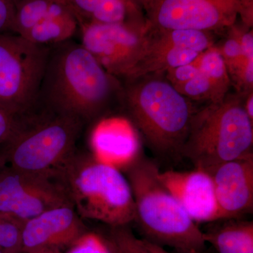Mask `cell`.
Returning a JSON list of instances; mask_svg holds the SVG:
<instances>
[{
  "label": "cell",
  "mask_w": 253,
  "mask_h": 253,
  "mask_svg": "<svg viewBox=\"0 0 253 253\" xmlns=\"http://www.w3.org/2000/svg\"><path fill=\"white\" fill-rule=\"evenodd\" d=\"M123 83L108 73L73 39L50 46L37 104L82 122L104 116L115 104L122 106Z\"/></svg>",
  "instance_id": "1"
},
{
  "label": "cell",
  "mask_w": 253,
  "mask_h": 253,
  "mask_svg": "<svg viewBox=\"0 0 253 253\" xmlns=\"http://www.w3.org/2000/svg\"><path fill=\"white\" fill-rule=\"evenodd\" d=\"M122 107L151 149L179 155L198 107L181 94L164 73H149L121 81Z\"/></svg>",
  "instance_id": "2"
},
{
  "label": "cell",
  "mask_w": 253,
  "mask_h": 253,
  "mask_svg": "<svg viewBox=\"0 0 253 253\" xmlns=\"http://www.w3.org/2000/svg\"><path fill=\"white\" fill-rule=\"evenodd\" d=\"M126 169L136 216L146 240L180 253H204V233L163 184L156 163L140 156Z\"/></svg>",
  "instance_id": "3"
},
{
  "label": "cell",
  "mask_w": 253,
  "mask_h": 253,
  "mask_svg": "<svg viewBox=\"0 0 253 253\" xmlns=\"http://www.w3.org/2000/svg\"><path fill=\"white\" fill-rule=\"evenodd\" d=\"M84 123L37 104L0 146V162L28 173L54 174L75 152Z\"/></svg>",
  "instance_id": "4"
},
{
  "label": "cell",
  "mask_w": 253,
  "mask_h": 253,
  "mask_svg": "<svg viewBox=\"0 0 253 253\" xmlns=\"http://www.w3.org/2000/svg\"><path fill=\"white\" fill-rule=\"evenodd\" d=\"M57 176L81 218L110 227L134 221L130 185L118 168L95 156L74 152L58 169Z\"/></svg>",
  "instance_id": "5"
},
{
  "label": "cell",
  "mask_w": 253,
  "mask_h": 253,
  "mask_svg": "<svg viewBox=\"0 0 253 253\" xmlns=\"http://www.w3.org/2000/svg\"><path fill=\"white\" fill-rule=\"evenodd\" d=\"M245 95H227L195 113L180 156L209 172L221 163L253 156V122L245 111Z\"/></svg>",
  "instance_id": "6"
},
{
  "label": "cell",
  "mask_w": 253,
  "mask_h": 253,
  "mask_svg": "<svg viewBox=\"0 0 253 253\" xmlns=\"http://www.w3.org/2000/svg\"><path fill=\"white\" fill-rule=\"evenodd\" d=\"M49 48L0 34V106L18 116L36 106Z\"/></svg>",
  "instance_id": "7"
},
{
  "label": "cell",
  "mask_w": 253,
  "mask_h": 253,
  "mask_svg": "<svg viewBox=\"0 0 253 253\" xmlns=\"http://www.w3.org/2000/svg\"><path fill=\"white\" fill-rule=\"evenodd\" d=\"M82 45L110 74L130 78L146 54L149 26L129 23H78Z\"/></svg>",
  "instance_id": "8"
},
{
  "label": "cell",
  "mask_w": 253,
  "mask_h": 253,
  "mask_svg": "<svg viewBox=\"0 0 253 253\" xmlns=\"http://www.w3.org/2000/svg\"><path fill=\"white\" fill-rule=\"evenodd\" d=\"M63 206L73 204L57 173L33 174L6 166L0 171V214L23 224L41 213Z\"/></svg>",
  "instance_id": "9"
},
{
  "label": "cell",
  "mask_w": 253,
  "mask_h": 253,
  "mask_svg": "<svg viewBox=\"0 0 253 253\" xmlns=\"http://www.w3.org/2000/svg\"><path fill=\"white\" fill-rule=\"evenodd\" d=\"M244 0H141L146 21L155 29H228L236 22Z\"/></svg>",
  "instance_id": "10"
},
{
  "label": "cell",
  "mask_w": 253,
  "mask_h": 253,
  "mask_svg": "<svg viewBox=\"0 0 253 253\" xmlns=\"http://www.w3.org/2000/svg\"><path fill=\"white\" fill-rule=\"evenodd\" d=\"M85 234L86 226L73 206L53 208L23 223V253L71 247Z\"/></svg>",
  "instance_id": "11"
},
{
  "label": "cell",
  "mask_w": 253,
  "mask_h": 253,
  "mask_svg": "<svg viewBox=\"0 0 253 253\" xmlns=\"http://www.w3.org/2000/svg\"><path fill=\"white\" fill-rule=\"evenodd\" d=\"M208 173L212 177L221 219L253 212V156L221 163Z\"/></svg>",
  "instance_id": "12"
},
{
  "label": "cell",
  "mask_w": 253,
  "mask_h": 253,
  "mask_svg": "<svg viewBox=\"0 0 253 253\" xmlns=\"http://www.w3.org/2000/svg\"><path fill=\"white\" fill-rule=\"evenodd\" d=\"M159 178L196 224L220 220L214 184L209 173L196 168L187 172L172 169L160 171Z\"/></svg>",
  "instance_id": "13"
},
{
  "label": "cell",
  "mask_w": 253,
  "mask_h": 253,
  "mask_svg": "<svg viewBox=\"0 0 253 253\" xmlns=\"http://www.w3.org/2000/svg\"><path fill=\"white\" fill-rule=\"evenodd\" d=\"M91 142L95 156L115 167L127 168L141 156L138 131L126 118L101 119L92 131Z\"/></svg>",
  "instance_id": "14"
},
{
  "label": "cell",
  "mask_w": 253,
  "mask_h": 253,
  "mask_svg": "<svg viewBox=\"0 0 253 253\" xmlns=\"http://www.w3.org/2000/svg\"><path fill=\"white\" fill-rule=\"evenodd\" d=\"M78 23H129L148 26L141 0H66Z\"/></svg>",
  "instance_id": "15"
},
{
  "label": "cell",
  "mask_w": 253,
  "mask_h": 253,
  "mask_svg": "<svg viewBox=\"0 0 253 253\" xmlns=\"http://www.w3.org/2000/svg\"><path fill=\"white\" fill-rule=\"evenodd\" d=\"M203 231L205 241L218 253H253V221L221 219Z\"/></svg>",
  "instance_id": "16"
},
{
  "label": "cell",
  "mask_w": 253,
  "mask_h": 253,
  "mask_svg": "<svg viewBox=\"0 0 253 253\" xmlns=\"http://www.w3.org/2000/svg\"><path fill=\"white\" fill-rule=\"evenodd\" d=\"M78 28L72 11L66 4L54 1L48 16L22 38L34 44L50 46L73 39Z\"/></svg>",
  "instance_id": "17"
},
{
  "label": "cell",
  "mask_w": 253,
  "mask_h": 253,
  "mask_svg": "<svg viewBox=\"0 0 253 253\" xmlns=\"http://www.w3.org/2000/svg\"><path fill=\"white\" fill-rule=\"evenodd\" d=\"M211 32L182 29H155L149 27L150 45L176 47L203 53L214 44Z\"/></svg>",
  "instance_id": "18"
},
{
  "label": "cell",
  "mask_w": 253,
  "mask_h": 253,
  "mask_svg": "<svg viewBox=\"0 0 253 253\" xmlns=\"http://www.w3.org/2000/svg\"><path fill=\"white\" fill-rule=\"evenodd\" d=\"M104 241L110 253H168L162 246L136 237L128 225L110 227Z\"/></svg>",
  "instance_id": "19"
},
{
  "label": "cell",
  "mask_w": 253,
  "mask_h": 253,
  "mask_svg": "<svg viewBox=\"0 0 253 253\" xmlns=\"http://www.w3.org/2000/svg\"><path fill=\"white\" fill-rule=\"evenodd\" d=\"M227 30H229V35L225 41L221 44L216 45L220 51L230 78L231 84H233L242 66L244 55L240 43L237 25L235 23Z\"/></svg>",
  "instance_id": "20"
},
{
  "label": "cell",
  "mask_w": 253,
  "mask_h": 253,
  "mask_svg": "<svg viewBox=\"0 0 253 253\" xmlns=\"http://www.w3.org/2000/svg\"><path fill=\"white\" fill-rule=\"evenodd\" d=\"M22 225L12 218L0 214V251L7 253H23Z\"/></svg>",
  "instance_id": "21"
},
{
  "label": "cell",
  "mask_w": 253,
  "mask_h": 253,
  "mask_svg": "<svg viewBox=\"0 0 253 253\" xmlns=\"http://www.w3.org/2000/svg\"><path fill=\"white\" fill-rule=\"evenodd\" d=\"M199 71L197 59L194 62L186 66L168 70L164 73L165 77L174 87L184 84L191 78H194Z\"/></svg>",
  "instance_id": "22"
},
{
  "label": "cell",
  "mask_w": 253,
  "mask_h": 253,
  "mask_svg": "<svg viewBox=\"0 0 253 253\" xmlns=\"http://www.w3.org/2000/svg\"><path fill=\"white\" fill-rule=\"evenodd\" d=\"M68 253H110L104 241L96 236L85 234L71 246Z\"/></svg>",
  "instance_id": "23"
},
{
  "label": "cell",
  "mask_w": 253,
  "mask_h": 253,
  "mask_svg": "<svg viewBox=\"0 0 253 253\" xmlns=\"http://www.w3.org/2000/svg\"><path fill=\"white\" fill-rule=\"evenodd\" d=\"M21 116L0 106V146L14 132Z\"/></svg>",
  "instance_id": "24"
},
{
  "label": "cell",
  "mask_w": 253,
  "mask_h": 253,
  "mask_svg": "<svg viewBox=\"0 0 253 253\" xmlns=\"http://www.w3.org/2000/svg\"><path fill=\"white\" fill-rule=\"evenodd\" d=\"M14 14V0H0V34L13 33Z\"/></svg>",
  "instance_id": "25"
},
{
  "label": "cell",
  "mask_w": 253,
  "mask_h": 253,
  "mask_svg": "<svg viewBox=\"0 0 253 253\" xmlns=\"http://www.w3.org/2000/svg\"><path fill=\"white\" fill-rule=\"evenodd\" d=\"M244 106L248 116L253 122V91L245 95Z\"/></svg>",
  "instance_id": "26"
},
{
  "label": "cell",
  "mask_w": 253,
  "mask_h": 253,
  "mask_svg": "<svg viewBox=\"0 0 253 253\" xmlns=\"http://www.w3.org/2000/svg\"><path fill=\"white\" fill-rule=\"evenodd\" d=\"M40 253H60V250L57 249H51L47 250V251H43Z\"/></svg>",
  "instance_id": "27"
},
{
  "label": "cell",
  "mask_w": 253,
  "mask_h": 253,
  "mask_svg": "<svg viewBox=\"0 0 253 253\" xmlns=\"http://www.w3.org/2000/svg\"><path fill=\"white\" fill-rule=\"evenodd\" d=\"M57 2L61 3V4H66V0H54Z\"/></svg>",
  "instance_id": "28"
},
{
  "label": "cell",
  "mask_w": 253,
  "mask_h": 253,
  "mask_svg": "<svg viewBox=\"0 0 253 253\" xmlns=\"http://www.w3.org/2000/svg\"><path fill=\"white\" fill-rule=\"evenodd\" d=\"M4 166H3L2 163L0 162V171L1 170V169H2L3 167H4Z\"/></svg>",
  "instance_id": "29"
},
{
  "label": "cell",
  "mask_w": 253,
  "mask_h": 253,
  "mask_svg": "<svg viewBox=\"0 0 253 253\" xmlns=\"http://www.w3.org/2000/svg\"><path fill=\"white\" fill-rule=\"evenodd\" d=\"M0 253H7L3 252V251H0Z\"/></svg>",
  "instance_id": "30"
},
{
  "label": "cell",
  "mask_w": 253,
  "mask_h": 253,
  "mask_svg": "<svg viewBox=\"0 0 253 253\" xmlns=\"http://www.w3.org/2000/svg\"></svg>",
  "instance_id": "31"
},
{
  "label": "cell",
  "mask_w": 253,
  "mask_h": 253,
  "mask_svg": "<svg viewBox=\"0 0 253 253\" xmlns=\"http://www.w3.org/2000/svg\"><path fill=\"white\" fill-rule=\"evenodd\" d=\"M168 253H169V252H168Z\"/></svg>",
  "instance_id": "32"
}]
</instances>
